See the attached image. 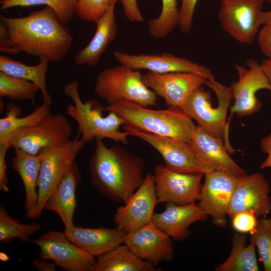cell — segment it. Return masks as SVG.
Instances as JSON below:
<instances>
[{
  "instance_id": "6da1fadb",
  "label": "cell",
  "mask_w": 271,
  "mask_h": 271,
  "mask_svg": "<svg viewBox=\"0 0 271 271\" xmlns=\"http://www.w3.org/2000/svg\"><path fill=\"white\" fill-rule=\"evenodd\" d=\"M72 41L69 29L49 7L24 17L0 16L1 52L11 55L24 52L55 63L66 56Z\"/></svg>"
},
{
  "instance_id": "7a4b0ae2",
  "label": "cell",
  "mask_w": 271,
  "mask_h": 271,
  "mask_svg": "<svg viewBox=\"0 0 271 271\" xmlns=\"http://www.w3.org/2000/svg\"><path fill=\"white\" fill-rule=\"evenodd\" d=\"M95 139L89 170L92 186L111 201L125 204L144 181L146 162L117 144L107 147Z\"/></svg>"
},
{
  "instance_id": "3957f363",
  "label": "cell",
  "mask_w": 271,
  "mask_h": 271,
  "mask_svg": "<svg viewBox=\"0 0 271 271\" xmlns=\"http://www.w3.org/2000/svg\"><path fill=\"white\" fill-rule=\"evenodd\" d=\"M104 110L117 114L125 120L126 125L190 144L196 128L191 118L175 107L153 110L124 100L105 106Z\"/></svg>"
},
{
  "instance_id": "277c9868",
  "label": "cell",
  "mask_w": 271,
  "mask_h": 271,
  "mask_svg": "<svg viewBox=\"0 0 271 271\" xmlns=\"http://www.w3.org/2000/svg\"><path fill=\"white\" fill-rule=\"evenodd\" d=\"M63 92L73 104H68L65 113L72 117L78 125V135L82 134L81 140L87 144L96 138H107L116 142L127 144L129 133L122 132L119 128L125 124V120L114 112H109L103 116L104 106L96 100L91 99L82 102L79 93V83L74 80L65 85Z\"/></svg>"
},
{
  "instance_id": "5b68a950",
  "label": "cell",
  "mask_w": 271,
  "mask_h": 271,
  "mask_svg": "<svg viewBox=\"0 0 271 271\" xmlns=\"http://www.w3.org/2000/svg\"><path fill=\"white\" fill-rule=\"evenodd\" d=\"M142 76L140 70L121 64L106 68L97 76L94 92L108 105L125 100L146 107L156 106L157 95L144 84Z\"/></svg>"
},
{
  "instance_id": "8992f818",
  "label": "cell",
  "mask_w": 271,
  "mask_h": 271,
  "mask_svg": "<svg viewBox=\"0 0 271 271\" xmlns=\"http://www.w3.org/2000/svg\"><path fill=\"white\" fill-rule=\"evenodd\" d=\"M205 85L215 93L218 105H212L211 94L201 86L194 91L185 102L182 110L190 118L195 120L198 126L215 137L223 140L226 125V117L233 99L232 88L215 80H208Z\"/></svg>"
},
{
  "instance_id": "52a82bcc",
  "label": "cell",
  "mask_w": 271,
  "mask_h": 271,
  "mask_svg": "<svg viewBox=\"0 0 271 271\" xmlns=\"http://www.w3.org/2000/svg\"><path fill=\"white\" fill-rule=\"evenodd\" d=\"M77 135L68 143L42 149L38 154L41 168L38 183V199L33 219L44 210L45 203L62 181L85 144Z\"/></svg>"
},
{
  "instance_id": "ba28073f",
  "label": "cell",
  "mask_w": 271,
  "mask_h": 271,
  "mask_svg": "<svg viewBox=\"0 0 271 271\" xmlns=\"http://www.w3.org/2000/svg\"><path fill=\"white\" fill-rule=\"evenodd\" d=\"M218 19L223 30L240 43L249 44L260 26L270 22L261 0H220Z\"/></svg>"
},
{
  "instance_id": "9c48e42d",
  "label": "cell",
  "mask_w": 271,
  "mask_h": 271,
  "mask_svg": "<svg viewBox=\"0 0 271 271\" xmlns=\"http://www.w3.org/2000/svg\"><path fill=\"white\" fill-rule=\"evenodd\" d=\"M72 128L66 116L49 113L35 123L17 130L11 140V148L37 155L44 148L70 142Z\"/></svg>"
},
{
  "instance_id": "30bf717a",
  "label": "cell",
  "mask_w": 271,
  "mask_h": 271,
  "mask_svg": "<svg viewBox=\"0 0 271 271\" xmlns=\"http://www.w3.org/2000/svg\"><path fill=\"white\" fill-rule=\"evenodd\" d=\"M122 127L130 136L144 140L156 149L163 157L164 165L173 171L204 175L212 171L198 159L190 144L144 131L126 124Z\"/></svg>"
},
{
  "instance_id": "8fae6325",
  "label": "cell",
  "mask_w": 271,
  "mask_h": 271,
  "mask_svg": "<svg viewBox=\"0 0 271 271\" xmlns=\"http://www.w3.org/2000/svg\"><path fill=\"white\" fill-rule=\"evenodd\" d=\"M247 68L236 64L234 68L238 75L237 81L232 84L234 104L230 107V114L227 123L224 139L228 140V123L232 115L235 113L239 118L248 116L258 111L261 103L256 96V92L261 89L270 90V87L259 64L256 61L247 59Z\"/></svg>"
},
{
  "instance_id": "7c38bea8",
  "label": "cell",
  "mask_w": 271,
  "mask_h": 271,
  "mask_svg": "<svg viewBox=\"0 0 271 271\" xmlns=\"http://www.w3.org/2000/svg\"><path fill=\"white\" fill-rule=\"evenodd\" d=\"M40 248L43 259L52 260L67 271H92L96 257L70 241L64 232L48 231L32 240Z\"/></svg>"
},
{
  "instance_id": "4fadbf2b",
  "label": "cell",
  "mask_w": 271,
  "mask_h": 271,
  "mask_svg": "<svg viewBox=\"0 0 271 271\" xmlns=\"http://www.w3.org/2000/svg\"><path fill=\"white\" fill-rule=\"evenodd\" d=\"M153 175L158 203L186 205L199 200L203 174L179 173L157 164Z\"/></svg>"
},
{
  "instance_id": "5bb4252c",
  "label": "cell",
  "mask_w": 271,
  "mask_h": 271,
  "mask_svg": "<svg viewBox=\"0 0 271 271\" xmlns=\"http://www.w3.org/2000/svg\"><path fill=\"white\" fill-rule=\"evenodd\" d=\"M207 79L203 75L189 72L157 73L148 71L142 76L144 84L163 98L167 106L181 110L190 95L204 85Z\"/></svg>"
},
{
  "instance_id": "9a60e30c",
  "label": "cell",
  "mask_w": 271,
  "mask_h": 271,
  "mask_svg": "<svg viewBox=\"0 0 271 271\" xmlns=\"http://www.w3.org/2000/svg\"><path fill=\"white\" fill-rule=\"evenodd\" d=\"M158 203L154 175L148 174L127 201L117 208L114 222L127 233L136 231L152 222Z\"/></svg>"
},
{
  "instance_id": "2e32d148",
  "label": "cell",
  "mask_w": 271,
  "mask_h": 271,
  "mask_svg": "<svg viewBox=\"0 0 271 271\" xmlns=\"http://www.w3.org/2000/svg\"><path fill=\"white\" fill-rule=\"evenodd\" d=\"M204 175L198 205L211 217L214 225L225 227L237 177L217 171Z\"/></svg>"
},
{
  "instance_id": "e0dca14e",
  "label": "cell",
  "mask_w": 271,
  "mask_h": 271,
  "mask_svg": "<svg viewBox=\"0 0 271 271\" xmlns=\"http://www.w3.org/2000/svg\"><path fill=\"white\" fill-rule=\"evenodd\" d=\"M269 185L258 173L237 177L227 216L231 218L241 212H251L257 217L271 212Z\"/></svg>"
},
{
  "instance_id": "ac0fdd59",
  "label": "cell",
  "mask_w": 271,
  "mask_h": 271,
  "mask_svg": "<svg viewBox=\"0 0 271 271\" xmlns=\"http://www.w3.org/2000/svg\"><path fill=\"white\" fill-rule=\"evenodd\" d=\"M113 55L120 64L133 70L145 69L157 73L189 72L203 75L208 80H215V76L207 67L170 53L137 55L115 51Z\"/></svg>"
},
{
  "instance_id": "d6986e66",
  "label": "cell",
  "mask_w": 271,
  "mask_h": 271,
  "mask_svg": "<svg viewBox=\"0 0 271 271\" xmlns=\"http://www.w3.org/2000/svg\"><path fill=\"white\" fill-rule=\"evenodd\" d=\"M123 243L138 257L156 266L162 261L172 260L174 255L171 237L152 222L127 233Z\"/></svg>"
},
{
  "instance_id": "ffe728a7",
  "label": "cell",
  "mask_w": 271,
  "mask_h": 271,
  "mask_svg": "<svg viewBox=\"0 0 271 271\" xmlns=\"http://www.w3.org/2000/svg\"><path fill=\"white\" fill-rule=\"evenodd\" d=\"M191 145L198 159L211 171L239 177L246 173L230 157L223 140L213 136L196 126Z\"/></svg>"
},
{
  "instance_id": "44dd1931",
  "label": "cell",
  "mask_w": 271,
  "mask_h": 271,
  "mask_svg": "<svg viewBox=\"0 0 271 271\" xmlns=\"http://www.w3.org/2000/svg\"><path fill=\"white\" fill-rule=\"evenodd\" d=\"M165 210L154 214L152 222L176 241L188 238L190 225L197 221H205L209 216L195 202L186 205L167 203Z\"/></svg>"
},
{
  "instance_id": "7402d4cb",
  "label": "cell",
  "mask_w": 271,
  "mask_h": 271,
  "mask_svg": "<svg viewBox=\"0 0 271 271\" xmlns=\"http://www.w3.org/2000/svg\"><path fill=\"white\" fill-rule=\"evenodd\" d=\"M73 243L96 257L123 243L127 234L115 228H84L74 226L63 231Z\"/></svg>"
},
{
  "instance_id": "603a6c76",
  "label": "cell",
  "mask_w": 271,
  "mask_h": 271,
  "mask_svg": "<svg viewBox=\"0 0 271 271\" xmlns=\"http://www.w3.org/2000/svg\"><path fill=\"white\" fill-rule=\"evenodd\" d=\"M79 168L74 162L45 204L44 210L51 211L60 217L68 230L74 226L76 208V191L81 182Z\"/></svg>"
},
{
  "instance_id": "cb8c5ba5",
  "label": "cell",
  "mask_w": 271,
  "mask_h": 271,
  "mask_svg": "<svg viewBox=\"0 0 271 271\" xmlns=\"http://www.w3.org/2000/svg\"><path fill=\"white\" fill-rule=\"evenodd\" d=\"M14 149L12 168L19 174L24 184L25 216L26 218H33L38 199V183L41 160L38 155H33L20 149Z\"/></svg>"
},
{
  "instance_id": "d4e9b609",
  "label": "cell",
  "mask_w": 271,
  "mask_h": 271,
  "mask_svg": "<svg viewBox=\"0 0 271 271\" xmlns=\"http://www.w3.org/2000/svg\"><path fill=\"white\" fill-rule=\"evenodd\" d=\"M115 6L96 23L95 33L90 42L75 56L78 65H96L108 45L116 38L117 28L115 21Z\"/></svg>"
},
{
  "instance_id": "484cf974",
  "label": "cell",
  "mask_w": 271,
  "mask_h": 271,
  "mask_svg": "<svg viewBox=\"0 0 271 271\" xmlns=\"http://www.w3.org/2000/svg\"><path fill=\"white\" fill-rule=\"evenodd\" d=\"M159 271L153 263L133 253L124 243L96 257L92 271Z\"/></svg>"
},
{
  "instance_id": "4316f807",
  "label": "cell",
  "mask_w": 271,
  "mask_h": 271,
  "mask_svg": "<svg viewBox=\"0 0 271 271\" xmlns=\"http://www.w3.org/2000/svg\"><path fill=\"white\" fill-rule=\"evenodd\" d=\"M39 60L38 64L30 66L1 55L0 71L35 84L41 92L43 102L51 105L52 98L46 86V75L49 62L45 59Z\"/></svg>"
},
{
  "instance_id": "83f0119b",
  "label": "cell",
  "mask_w": 271,
  "mask_h": 271,
  "mask_svg": "<svg viewBox=\"0 0 271 271\" xmlns=\"http://www.w3.org/2000/svg\"><path fill=\"white\" fill-rule=\"evenodd\" d=\"M232 249L227 259L218 265L216 271H258L255 243L246 245L244 233L235 232L231 240Z\"/></svg>"
},
{
  "instance_id": "f1b7e54d",
  "label": "cell",
  "mask_w": 271,
  "mask_h": 271,
  "mask_svg": "<svg viewBox=\"0 0 271 271\" xmlns=\"http://www.w3.org/2000/svg\"><path fill=\"white\" fill-rule=\"evenodd\" d=\"M51 105L43 102L42 104L30 114L21 116L20 107L10 103L7 105L6 116L0 119V145L11 148V138L18 129L32 125L50 112Z\"/></svg>"
},
{
  "instance_id": "f546056e",
  "label": "cell",
  "mask_w": 271,
  "mask_h": 271,
  "mask_svg": "<svg viewBox=\"0 0 271 271\" xmlns=\"http://www.w3.org/2000/svg\"><path fill=\"white\" fill-rule=\"evenodd\" d=\"M41 229L39 223L22 224L19 220L12 218L4 207H0L1 243H9L14 239L31 242L29 237Z\"/></svg>"
},
{
  "instance_id": "4dcf8cb0",
  "label": "cell",
  "mask_w": 271,
  "mask_h": 271,
  "mask_svg": "<svg viewBox=\"0 0 271 271\" xmlns=\"http://www.w3.org/2000/svg\"><path fill=\"white\" fill-rule=\"evenodd\" d=\"M162 11L156 18L149 19L147 27L149 34L154 38L166 37L178 26L180 12L177 0H161Z\"/></svg>"
},
{
  "instance_id": "1f68e13d",
  "label": "cell",
  "mask_w": 271,
  "mask_h": 271,
  "mask_svg": "<svg viewBox=\"0 0 271 271\" xmlns=\"http://www.w3.org/2000/svg\"><path fill=\"white\" fill-rule=\"evenodd\" d=\"M77 0H1V9L16 7H31L45 5L51 8L63 25L68 24L76 14Z\"/></svg>"
},
{
  "instance_id": "d6a6232c",
  "label": "cell",
  "mask_w": 271,
  "mask_h": 271,
  "mask_svg": "<svg viewBox=\"0 0 271 271\" xmlns=\"http://www.w3.org/2000/svg\"><path fill=\"white\" fill-rule=\"evenodd\" d=\"M39 87L27 80L0 71V96L13 100L33 101Z\"/></svg>"
},
{
  "instance_id": "836d02e7",
  "label": "cell",
  "mask_w": 271,
  "mask_h": 271,
  "mask_svg": "<svg viewBox=\"0 0 271 271\" xmlns=\"http://www.w3.org/2000/svg\"><path fill=\"white\" fill-rule=\"evenodd\" d=\"M250 241L257 249L265 271H271V218L257 220L254 230L250 233Z\"/></svg>"
},
{
  "instance_id": "e575fe53",
  "label": "cell",
  "mask_w": 271,
  "mask_h": 271,
  "mask_svg": "<svg viewBox=\"0 0 271 271\" xmlns=\"http://www.w3.org/2000/svg\"><path fill=\"white\" fill-rule=\"evenodd\" d=\"M119 0H77L76 15L81 20L96 23Z\"/></svg>"
},
{
  "instance_id": "d590c367",
  "label": "cell",
  "mask_w": 271,
  "mask_h": 271,
  "mask_svg": "<svg viewBox=\"0 0 271 271\" xmlns=\"http://www.w3.org/2000/svg\"><path fill=\"white\" fill-rule=\"evenodd\" d=\"M231 219L234 229L241 233H251L257 223V217L251 212H239Z\"/></svg>"
},
{
  "instance_id": "8d00e7d4",
  "label": "cell",
  "mask_w": 271,
  "mask_h": 271,
  "mask_svg": "<svg viewBox=\"0 0 271 271\" xmlns=\"http://www.w3.org/2000/svg\"><path fill=\"white\" fill-rule=\"evenodd\" d=\"M198 1V0H181L178 26L180 31L184 34H187L191 30L194 11Z\"/></svg>"
},
{
  "instance_id": "74e56055",
  "label": "cell",
  "mask_w": 271,
  "mask_h": 271,
  "mask_svg": "<svg viewBox=\"0 0 271 271\" xmlns=\"http://www.w3.org/2000/svg\"><path fill=\"white\" fill-rule=\"evenodd\" d=\"M122 4L124 15L131 22L142 23L144 21L137 0H119Z\"/></svg>"
},
{
  "instance_id": "f35d334b",
  "label": "cell",
  "mask_w": 271,
  "mask_h": 271,
  "mask_svg": "<svg viewBox=\"0 0 271 271\" xmlns=\"http://www.w3.org/2000/svg\"><path fill=\"white\" fill-rule=\"evenodd\" d=\"M258 43L261 51L271 58V21L263 25L258 33Z\"/></svg>"
},
{
  "instance_id": "ab89813d",
  "label": "cell",
  "mask_w": 271,
  "mask_h": 271,
  "mask_svg": "<svg viewBox=\"0 0 271 271\" xmlns=\"http://www.w3.org/2000/svg\"><path fill=\"white\" fill-rule=\"evenodd\" d=\"M9 148L6 145H0V190L5 192L9 191L8 187L9 179L6 173L7 166L6 157Z\"/></svg>"
},
{
  "instance_id": "60d3db41",
  "label": "cell",
  "mask_w": 271,
  "mask_h": 271,
  "mask_svg": "<svg viewBox=\"0 0 271 271\" xmlns=\"http://www.w3.org/2000/svg\"><path fill=\"white\" fill-rule=\"evenodd\" d=\"M260 149L267 154V157L260 165V168H271V131L260 140Z\"/></svg>"
},
{
  "instance_id": "b9f144b4",
  "label": "cell",
  "mask_w": 271,
  "mask_h": 271,
  "mask_svg": "<svg viewBox=\"0 0 271 271\" xmlns=\"http://www.w3.org/2000/svg\"><path fill=\"white\" fill-rule=\"evenodd\" d=\"M45 260L35 259L32 260V263L39 271H55L57 265L54 262L51 263Z\"/></svg>"
},
{
  "instance_id": "7bdbcfd3",
  "label": "cell",
  "mask_w": 271,
  "mask_h": 271,
  "mask_svg": "<svg viewBox=\"0 0 271 271\" xmlns=\"http://www.w3.org/2000/svg\"><path fill=\"white\" fill-rule=\"evenodd\" d=\"M267 79L271 91V58L264 59L260 64Z\"/></svg>"
},
{
  "instance_id": "ee69618b",
  "label": "cell",
  "mask_w": 271,
  "mask_h": 271,
  "mask_svg": "<svg viewBox=\"0 0 271 271\" xmlns=\"http://www.w3.org/2000/svg\"><path fill=\"white\" fill-rule=\"evenodd\" d=\"M10 257L9 255L4 252H0V260L1 261L6 262L9 261Z\"/></svg>"
},
{
  "instance_id": "f6af8a7d",
  "label": "cell",
  "mask_w": 271,
  "mask_h": 271,
  "mask_svg": "<svg viewBox=\"0 0 271 271\" xmlns=\"http://www.w3.org/2000/svg\"><path fill=\"white\" fill-rule=\"evenodd\" d=\"M262 1V2H268V3H270L271 2V0H261Z\"/></svg>"
}]
</instances>
